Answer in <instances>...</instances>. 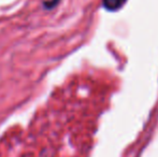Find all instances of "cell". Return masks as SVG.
Masks as SVG:
<instances>
[{"label": "cell", "mask_w": 158, "mask_h": 157, "mask_svg": "<svg viewBox=\"0 0 158 157\" xmlns=\"http://www.w3.org/2000/svg\"><path fill=\"white\" fill-rule=\"evenodd\" d=\"M127 0H102L103 6L109 11H116L126 3Z\"/></svg>", "instance_id": "1"}, {"label": "cell", "mask_w": 158, "mask_h": 157, "mask_svg": "<svg viewBox=\"0 0 158 157\" xmlns=\"http://www.w3.org/2000/svg\"><path fill=\"white\" fill-rule=\"evenodd\" d=\"M59 1H60V0H50V1L44 2L43 6H44V8H45V9H53Z\"/></svg>", "instance_id": "2"}]
</instances>
